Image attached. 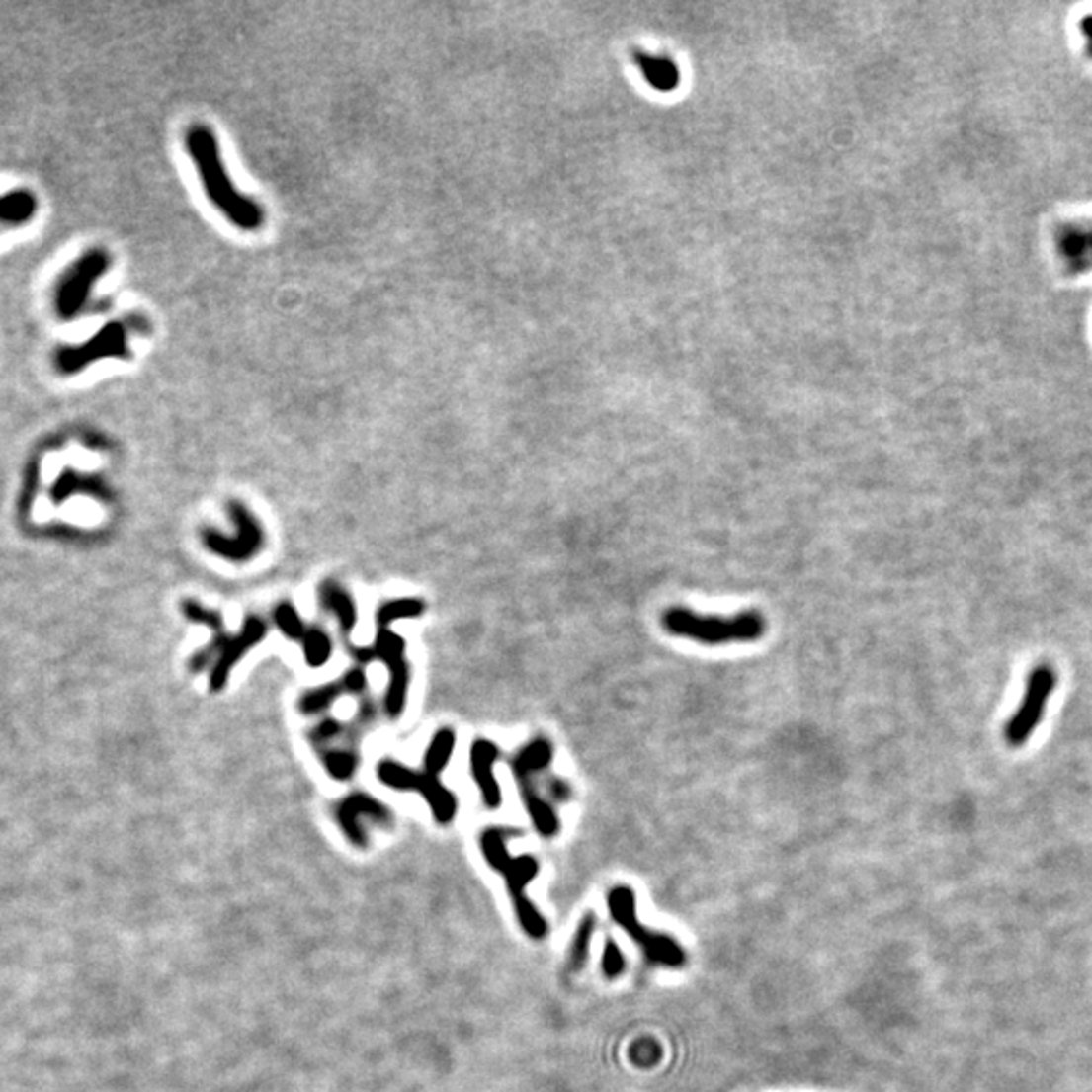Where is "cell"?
Returning a JSON list of instances; mask_svg holds the SVG:
<instances>
[{
	"mask_svg": "<svg viewBox=\"0 0 1092 1092\" xmlns=\"http://www.w3.org/2000/svg\"><path fill=\"white\" fill-rule=\"evenodd\" d=\"M187 152L193 158L201 185L214 209L221 212L231 225L241 231H257L266 221V212L261 205L245 197L233 183L227 172L221 148L210 127L191 126L185 136Z\"/></svg>",
	"mask_w": 1092,
	"mask_h": 1092,
	"instance_id": "obj_1",
	"label": "cell"
},
{
	"mask_svg": "<svg viewBox=\"0 0 1092 1092\" xmlns=\"http://www.w3.org/2000/svg\"><path fill=\"white\" fill-rule=\"evenodd\" d=\"M662 626L668 633L686 637L705 645L745 643L757 641L765 635L767 624L757 611H742L732 618L701 616L686 607H670L664 611Z\"/></svg>",
	"mask_w": 1092,
	"mask_h": 1092,
	"instance_id": "obj_2",
	"label": "cell"
},
{
	"mask_svg": "<svg viewBox=\"0 0 1092 1092\" xmlns=\"http://www.w3.org/2000/svg\"><path fill=\"white\" fill-rule=\"evenodd\" d=\"M605 902L611 921L633 941L649 966L666 969H682L686 966V951L674 937L653 931L637 919L635 892L630 886L618 884L609 888Z\"/></svg>",
	"mask_w": 1092,
	"mask_h": 1092,
	"instance_id": "obj_3",
	"label": "cell"
},
{
	"mask_svg": "<svg viewBox=\"0 0 1092 1092\" xmlns=\"http://www.w3.org/2000/svg\"><path fill=\"white\" fill-rule=\"evenodd\" d=\"M268 635V622L261 616H247L239 633H229L227 628H218L210 631V641L201 647L189 662L191 672L201 674L210 666L209 686L212 692H221L231 676V670L245 658V655L264 641Z\"/></svg>",
	"mask_w": 1092,
	"mask_h": 1092,
	"instance_id": "obj_4",
	"label": "cell"
},
{
	"mask_svg": "<svg viewBox=\"0 0 1092 1092\" xmlns=\"http://www.w3.org/2000/svg\"><path fill=\"white\" fill-rule=\"evenodd\" d=\"M492 868L498 870L504 877L508 896L512 898L514 914L520 929L533 941H545L548 937V923L545 919V914L535 906V902L527 894L529 884L539 877V870H541L539 862L529 854L512 856L508 852Z\"/></svg>",
	"mask_w": 1092,
	"mask_h": 1092,
	"instance_id": "obj_5",
	"label": "cell"
},
{
	"mask_svg": "<svg viewBox=\"0 0 1092 1092\" xmlns=\"http://www.w3.org/2000/svg\"><path fill=\"white\" fill-rule=\"evenodd\" d=\"M377 777L382 785L399 792H419V796L429 803L431 813L437 823L448 825L458 813L456 796L440 781L425 771H413L399 761L382 759L377 765Z\"/></svg>",
	"mask_w": 1092,
	"mask_h": 1092,
	"instance_id": "obj_6",
	"label": "cell"
},
{
	"mask_svg": "<svg viewBox=\"0 0 1092 1092\" xmlns=\"http://www.w3.org/2000/svg\"><path fill=\"white\" fill-rule=\"evenodd\" d=\"M227 510L235 527L233 537H227L214 529H205L201 533L203 545L207 546L209 552L221 556L229 562H247L253 556H257L261 548H264L266 533L261 529L255 514L243 502L231 500Z\"/></svg>",
	"mask_w": 1092,
	"mask_h": 1092,
	"instance_id": "obj_7",
	"label": "cell"
},
{
	"mask_svg": "<svg viewBox=\"0 0 1092 1092\" xmlns=\"http://www.w3.org/2000/svg\"><path fill=\"white\" fill-rule=\"evenodd\" d=\"M405 647H407L405 639L399 633L390 631V628L388 630H377L373 649H375L377 658L382 660L386 670H388V686H386L382 707H384V713L388 714V718H392V720H397V718L403 716V711H405V705H407V696H409L411 668H409V662H407Z\"/></svg>",
	"mask_w": 1092,
	"mask_h": 1092,
	"instance_id": "obj_8",
	"label": "cell"
},
{
	"mask_svg": "<svg viewBox=\"0 0 1092 1092\" xmlns=\"http://www.w3.org/2000/svg\"><path fill=\"white\" fill-rule=\"evenodd\" d=\"M1056 686V674L1050 666H1038L1026 684V692L1016 714L1008 720L1003 736L1010 747H1022L1040 724L1046 705Z\"/></svg>",
	"mask_w": 1092,
	"mask_h": 1092,
	"instance_id": "obj_9",
	"label": "cell"
},
{
	"mask_svg": "<svg viewBox=\"0 0 1092 1092\" xmlns=\"http://www.w3.org/2000/svg\"><path fill=\"white\" fill-rule=\"evenodd\" d=\"M336 819H338V825L344 832V836L348 838V842L363 848L367 846V832H365V825H363V819L367 821H375V823H390L392 821V815L388 811L386 805H382L378 799L371 798L369 794H363V792H355L348 798H344L340 801V805L336 807Z\"/></svg>",
	"mask_w": 1092,
	"mask_h": 1092,
	"instance_id": "obj_10",
	"label": "cell"
},
{
	"mask_svg": "<svg viewBox=\"0 0 1092 1092\" xmlns=\"http://www.w3.org/2000/svg\"><path fill=\"white\" fill-rule=\"evenodd\" d=\"M110 257L104 251H92L81 257L79 264L65 278L59 292V310L63 316H75L85 303L96 280L108 270Z\"/></svg>",
	"mask_w": 1092,
	"mask_h": 1092,
	"instance_id": "obj_11",
	"label": "cell"
},
{
	"mask_svg": "<svg viewBox=\"0 0 1092 1092\" xmlns=\"http://www.w3.org/2000/svg\"><path fill=\"white\" fill-rule=\"evenodd\" d=\"M498 757H500V749L496 742L488 738H475L471 742V751H469L471 777L477 783L479 792H482V799L490 809H498L502 803L500 783L494 775V765Z\"/></svg>",
	"mask_w": 1092,
	"mask_h": 1092,
	"instance_id": "obj_12",
	"label": "cell"
},
{
	"mask_svg": "<svg viewBox=\"0 0 1092 1092\" xmlns=\"http://www.w3.org/2000/svg\"><path fill=\"white\" fill-rule=\"evenodd\" d=\"M516 781H518V788H520V796H522V801H524V807H527L529 815H531V821L535 825L537 832L545 838H554L558 832H560V819L558 815L554 813V809L550 807V803L539 794L537 785L533 781L535 775L531 773H514Z\"/></svg>",
	"mask_w": 1092,
	"mask_h": 1092,
	"instance_id": "obj_13",
	"label": "cell"
},
{
	"mask_svg": "<svg viewBox=\"0 0 1092 1092\" xmlns=\"http://www.w3.org/2000/svg\"><path fill=\"white\" fill-rule=\"evenodd\" d=\"M75 359L67 361L69 369L83 367L96 359L104 357H126L127 355V328L122 322H112L108 328H104L98 336L92 338V342L75 351Z\"/></svg>",
	"mask_w": 1092,
	"mask_h": 1092,
	"instance_id": "obj_14",
	"label": "cell"
},
{
	"mask_svg": "<svg viewBox=\"0 0 1092 1092\" xmlns=\"http://www.w3.org/2000/svg\"><path fill=\"white\" fill-rule=\"evenodd\" d=\"M318 603L326 614H332L338 620V626L344 637L353 633L359 620L357 605L353 595L348 593L338 581L326 579L318 585Z\"/></svg>",
	"mask_w": 1092,
	"mask_h": 1092,
	"instance_id": "obj_15",
	"label": "cell"
},
{
	"mask_svg": "<svg viewBox=\"0 0 1092 1092\" xmlns=\"http://www.w3.org/2000/svg\"><path fill=\"white\" fill-rule=\"evenodd\" d=\"M1058 251L1072 270L1092 268V229L1068 225L1058 233Z\"/></svg>",
	"mask_w": 1092,
	"mask_h": 1092,
	"instance_id": "obj_16",
	"label": "cell"
},
{
	"mask_svg": "<svg viewBox=\"0 0 1092 1092\" xmlns=\"http://www.w3.org/2000/svg\"><path fill=\"white\" fill-rule=\"evenodd\" d=\"M454 751H456V732L452 728H440L431 736L429 745L425 749L423 771L433 777H440L450 765Z\"/></svg>",
	"mask_w": 1092,
	"mask_h": 1092,
	"instance_id": "obj_17",
	"label": "cell"
},
{
	"mask_svg": "<svg viewBox=\"0 0 1092 1092\" xmlns=\"http://www.w3.org/2000/svg\"><path fill=\"white\" fill-rule=\"evenodd\" d=\"M595 931H597V914L587 912L583 919L579 921V925L573 933L571 947H569V959H566V967H569L571 973H581L583 967L587 966Z\"/></svg>",
	"mask_w": 1092,
	"mask_h": 1092,
	"instance_id": "obj_18",
	"label": "cell"
},
{
	"mask_svg": "<svg viewBox=\"0 0 1092 1092\" xmlns=\"http://www.w3.org/2000/svg\"><path fill=\"white\" fill-rule=\"evenodd\" d=\"M425 614V603L417 597H403V599H390L378 605L377 609V628L388 630L395 622L401 620H417Z\"/></svg>",
	"mask_w": 1092,
	"mask_h": 1092,
	"instance_id": "obj_19",
	"label": "cell"
},
{
	"mask_svg": "<svg viewBox=\"0 0 1092 1092\" xmlns=\"http://www.w3.org/2000/svg\"><path fill=\"white\" fill-rule=\"evenodd\" d=\"M552 761V745L546 738H535L527 747H522L516 757L512 759V771L514 773H531L537 775L545 771Z\"/></svg>",
	"mask_w": 1092,
	"mask_h": 1092,
	"instance_id": "obj_20",
	"label": "cell"
},
{
	"mask_svg": "<svg viewBox=\"0 0 1092 1092\" xmlns=\"http://www.w3.org/2000/svg\"><path fill=\"white\" fill-rule=\"evenodd\" d=\"M303 660L310 668H324L332 658L334 643L322 626H308L301 637Z\"/></svg>",
	"mask_w": 1092,
	"mask_h": 1092,
	"instance_id": "obj_21",
	"label": "cell"
},
{
	"mask_svg": "<svg viewBox=\"0 0 1092 1092\" xmlns=\"http://www.w3.org/2000/svg\"><path fill=\"white\" fill-rule=\"evenodd\" d=\"M346 694L344 690V684L342 680L338 682H330V684H324V686H318V688H312L308 692H303L299 696L297 701V711L305 716H314V714H322L326 713L338 698Z\"/></svg>",
	"mask_w": 1092,
	"mask_h": 1092,
	"instance_id": "obj_22",
	"label": "cell"
},
{
	"mask_svg": "<svg viewBox=\"0 0 1092 1092\" xmlns=\"http://www.w3.org/2000/svg\"><path fill=\"white\" fill-rule=\"evenodd\" d=\"M637 63L641 65L645 77L653 87H658V90H664V92L674 90L678 83V71L672 61L660 59V57H647L639 53Z\"/></svg>",
	"mask_w": 1092,
	"mask_h": 1092,
	"instance_id": "obj_23",
	"label": "cell"
},
{
	"mask_svg": "<svg viewBox=\"0 0 1092 1092\" xmlns=\"http://www.w3.org/2000/svg\"><path fill=\"white\" fill-rule=\"evenodd\" d=\"M322 765L324 769L328 771V775L336 781H348L353 779L357 767H359V757L353 749H332L328 753H324L322 757Z\"/></svg>",
	"mask_w": 1092,
	"mask_h": 1092,
	"instance_id": "obj_24",
	"label": "cell"
},
{
	"mask_svg": "<svg viewBox=\"0 0 1092 1092\" xmlns=\"http://www.w3.org/2000/svg\"><path fill=\"white\" fill-rule=\"evenodd\" d=\"M274 624L278 628V631L292 639V641H301L305 630H308V626H305L297 614V609L290 603V601H282L276 609H274Z\"/></svg>",
	"mask_w": 1092,
	"mask_h": 1092,
	"instance_id": "obj_25",
	"label": "cell"
},
{
	"mask_svg": "<svg viewBox=\"0 0 1092 1092\" xmlns=\"http://www.w3.org/2000/svg\"><path fill=\"white\" fill-rule=\"evenodd\" d=\"M626 967H628V961H626V955L624 951L620 949V945L614 941V939H607L605 945H603V953H601V973L605 979H618L626 973Z\"/></svg>",
	"mask_w": 1092,
	"mask_h": 1092,
	"instance_id": "obj_26",
	"label": "cell"
},
{
	"mask_svg": "<svg viewBox=\"0 0 1092 1092\" xmlns=\"http://www.w3.org/2000/svg\"><path fill=\"white\" fill-rule=\"evenodd\" d=\"M342 732H344V724H340V722L334 720V718H326L324 722H320V724L314 728L312 740H314V745H328V742H332L334 738H338Z\"/></svg>",
	"mask_w": 1092,
	"mask_h": 1092,
	"instance_id": "obj_27",
	"label": "cell"
},
{
	"mask_svg": "<svg viewBox=\"0 0 1092 1092\" xmlns=\"http://www.w3.org/2000/svg\"><path fill=\"white\" fill-rule=\"evenodd\" d=\"M340 680H342L344 690H346L348 694H357V696H361V694H365V690H367V674H365V668H361V666L351 668V670H348Z\"/></svg>",
	"mask_w": 1092,
	"mask_h": 1092,
	"instance_id": "obj_28",
	"label": "cell"
},
{
	"mask_svg": "<svg viewBox=\"0 0 1092 1092\" xmlns=\"http://www.w3.org/2000/svg\"><path fill=\"white\" fill-rule=\"evenodd\" d=\"M548 794H550L554 799L564 801V799H569L571 790H569V785H566L564 781H560V779H550V781H548Z\"/></svg>",
	"mask_w": 1092,
	"mask_h": 1092,
	"instance_id": "obj_29",
	"label": "cell"
},
{
	"mask_svg": "<svg viewBox=\"0 0 1092 1092\" xmlns=\"http://www.w3.org/2000/svg\"><path fill=\"white\" fill-rule=\"evenodd\" d=\"M1080 31L1086 39V53H1088V57H1092V15H1086L1080 21Z\"/></svg>",
	"mask_w": 1092,
	"mask_h": 1092,
	"instance_id": "obj_30",
	"label": "cell"
}]
</instances>
